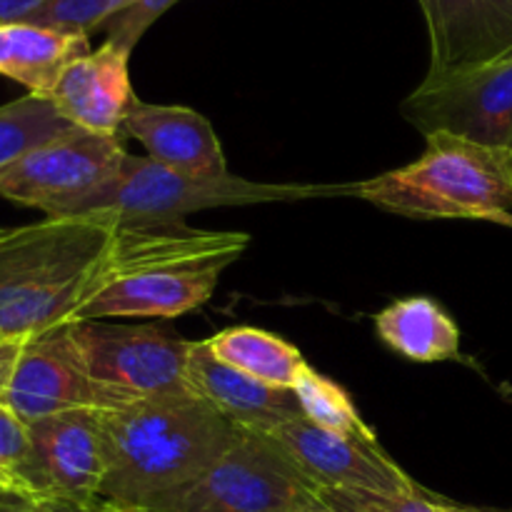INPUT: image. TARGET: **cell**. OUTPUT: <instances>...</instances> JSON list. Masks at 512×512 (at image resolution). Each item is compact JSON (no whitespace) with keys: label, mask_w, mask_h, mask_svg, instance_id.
<instances>
[{"label":"cell","mask_w":512,"mask_h":512,"mask_svg":"<svg viewBox=\"0 0 512 512\" xmlns=\"http://www.w3.org/2000/svg\"><path fill=\"white\" fill-rule=\"evenodd\" d=\"M128 50L103 43L75 60L50 93L58 113L75 128L90 133L120 135L125 118L138 98L130 88Z\"/></svg>","instance_id":"cell-14"},{"label":"cell","mask_w":512,"mask_h":512,"mask_svg":"<svg viewBox=\"0 0 512 512\" xmlns=\"http://www.w3.org/2000/svg\"><path fill=\"white\" fill-rule=\"evenodd\" d=\"M0 512H98V505H80L73 500L20 493V490H0Z\"/></svg>","instance_id":"cell-26"},{"label":"cell","mask_w":512,"mask_h":512,"mask_svg":"<svg viewBox=\"0 0 512 512\" xmlns=\"http://www.w3.org/2000/svg\"><path fill=\"white\" fill-rule=\"evenodd\" d=\"M318 500L333 512H445V498L425 493H375V490H318Z\"/></svg>","instance_id":"cell-22"},{"label":"cell","mask_w":512,"mask_h":512,"mask_svg":"<svg viewBox=\"0 0 512 512\" xmlns=\"http://www.w3.org/2000/svg\"><path fill=\"white\" fill-rule=\"evenodd\" d=\"M48 0H0V25L5 23H23L28 15L43 8Z\"/></svg>","instance_id":"cell-28"},{"label":"cell","mask_w":512,"mask_h":512,"mask_svg":"<svg viewBox=\"0 0 512 512\" xmlns=\"http://www.w3.org/2000/svg\"><path fill=\"white\" fill-rule=\"evenodd\" d=\"M30 458V430L5 403H0V490H23Z\"/></svg>","instance_id":"cell-24"},{"label":"cell","mask_w":512,"mask_h":512,"mask_svg":"<svg viewBox=\"0 0 512 512\" xmlns=\"http://www.w3.org/2000/svg\"><path fill=\"white\" fill-rule=\"evenodd\" d=\"M298 398L300 413L318 428L330 430V433L348 435V438L378 440V435L363 423L358 408L353 405L350 395L338 383H333L325 375L315 373L313 368H305L293 388Z\"/></svg>","instance_id":"cell-21"},{"label":"cell","mask_w":512,"mask_h":512,"mask_svg":"<svg viewBox=\"0 0 512 512\" xmlns=\"http://www.w3.org/2000/svg\"><path fill=\"white\" fill-rule=\"evenodd\" d=\"M318 503V488L263 433L235 428L228 450L190 483L143 508L160 512H298Z\"/></svg>","instance_id":"cell-6"},{"label":"cell","mask_w":512,"mask_h":512,"mask_svg":"<svg viewBox=\"0 0 512 512\" xmlns=\"http://www.w3.org/2000/svg\"><path fill=\"white\" fill-rule=\"evenodd\" d=\"M73 323L25 340L13 380L0 400L25 423L70 410H110L90 378Z\"/></svg>","instance_id":"cell-12"},{"label":"cell","mask_w":512,"mask_h":512,"mask_svg":"<svg viewBox=\"0 0 512 512\" xmlns=\"http://www.w3.org/2000/svg\"><path fill=\"white\" fill-rule=\"evenodd\" d=\"M350 195L405 218L493 220L512 210V150L425 135L418 160L350 183Z\"/></svg>","instance_id":"cell-4"},{"label":"cell","mask_w":512,"mask_h":512,"mask_svg":"<svg viewBox=\"0 0 512 512\" xmlns=\"http://www.w3.org/2000/svg\"><path fill=\"white\" fill-rule=\"evenodd\" d=\"M400 113L423 135L450 133L512 150V58L465 70L438 85H418Z\"/></svg>","instance_id":"cell-9"},{"label":"cell","mask_w":512,"mask_h":512,"mask_svg":"<svg viewBox=\"0 0 512 512\" xmlns=\"http://www.w3.org/2000/svg\"><path fill=\"white\" fill-rule=\"evenodd\" d=\"M495 223H500V225H510V228H512V215H510V213L500 215V218H495Z\"/></svg>","instance_id":"cell-32"},{"label":"cell","mask_w":512,"mask_h":512,"mask_svg":"<svg viewBox=\"0 0 512 512\" xmlns=\"http://www.w3.org/2000/svg\"><path fill=\"white\" fill-rule=\"evenodd\" d=\"M118 225L45 218L0 230V340H30L73 323L105 270Z\"/></svg>","instance_id":"cell-2"},{"label":"cell","mask_w":512,"mask_h":512,"mask_svg":"<svg viewBox=\"0 0 512 512\" xmlns=\"http://www.w3.org/2000/svg\"><path fill=\"white\" fill-rule=\"evenodd\" d=\"M298 512H333V510H328V508H325V505L318 500V503H315V505H308V508H303V510H298Z\"/></svg>","instance_id":"cell-31"},{"label":"cell","mask_w":512,"mask_h":512,"mask_svg":"<svg viewBox=\"0 0 512 512\" xmlns=\"http://www.w3.org/2000/svg\"><path fill=\"white\" fill-rule=\"evenodd\" d=\"M318 195H350L348 185H295L255 183L238 175L193 178L155 163L153 158L125 155L120 168L85 200H80L68 218H98L115 225L173 223L183 215L225 205L283 203Z\"/></svg>","instance_id":"cell-5"},{"label":"cell","mask_w":512,"mask_h":512,"mask_svg":"<svg viewBox=\"0 0 512 512\" xmlns=\"http://www.w3.org/2000/svg\"><path fill=\"white\" fill-rule=\"evenodd\" d=\"M73 330L90 378L110 410L155 395L193 393L188 383L193 340L165 335L155 325H108L100 320H75Z\"/></svg>","instance_id":"cell-7"},{"label":"cell","mask_w":512,"mask_h":512,"mask_svg":"<svg viewBox=\"0 0 512 512\" xmlns=\"http://www.w3.org/2000/svg\"><path fill=\"white\" fill-rule=\"evenodd\" d=\"M375 333L410 363H443L460 353V328L433 298L413 295L375 315Z\"/></svg>","instance_id":"cell-18"},{"label":"cell","mask_w":512,"mask_h":512,"mask_svg":"<svg viewBox=\"0 0 512 512\" xmlns=\"http://www.w3.org/2000/svg\"><path fill=\"white\" fill-rule=\"evenodd\" d=\"M430 35V68L420 85L512 58V0H418Z\"/></svg>","instance_id":"cell-13"},{"label":"cell","mask_w":512,"mask_h":512,"mask_svg":"<svg viewBox=\"0 0 512 512\" xmlns=\"http://www.w3.org/2000/svg\"><path fill=\"white\" fill-rule=\"evenodd\" d=\"M248 233L173 223L118 225L100 283L78 320L178 318L213 298Z\"/></svg>","instance_id":"cell-1"},{"label":"cell","mask_w":512,"mask_h":512,"mask_svg":"<svg viewBox=\"0 0 512 512\" xmlns=\"http://www.w3.org/2000/svg\"><path fill=\"white\" fill-rule=\"evenodd\" d=\"M98 512H160V510L143 508V505H110V503H98Z\"/></svg>","instance_id":"cell-30"},{"label":"cell","mask_w":512,"mask_h":512,"mask_svg":"<svg viewBox=\"0 0 512 512\" xmlns=\"http://www.w3.org/2000/svg\"><path fill=\"white\" fill-rule=\"evenodd\" d=\"M285 458L318 490H375L413 493L420 485L380 448L378 440L348 438L318 428L303 415L268 430Z\"/></svg>","instance_id":"cell-11"},{"label":"cell","mask_w":512,"mask_h":512,"mask_svg":"<svg viewBox=\"0 0 512 512\" xmlns=\"http://www.w3.org/2000/svg\"><path fill=\"white\" fill-rule=\"evenodd\" d=\"M30 430V458L20 493L98 505L108 475L103 410H70L50 415Z\"/></svg>","instance_id":"cell-10"},{"label":"cell","mask_w":512,"mask_h":512,"mask_svg":"<svg viewBox=\"0 0 512 512\" xmlns=\"http://www.w3.org/2000/svg\"><path fill=\"white\" fill-rule=\"evenodd\" d=\"M73 128L75 125H70L45 95L28 93L25 98L0 105V170Z\"/></svg>","instance_id":"cell-20"},{"label":"cell","mask_w":512,"mask_h":512,"mask_svg":"<svg viewBox=\"0 0 512 512\" xmlns=\"http://www.w3.org/2000/svg\"><path fill=\"white\" fill-rule=\"evenodd\" d=\"M23 345L25 340H0V400H3L10 380H13Z\"/></svg>","instance_id":"cell-27"},{"label":"cell","mask_w":512,"mask_h":512,"mask_svg":"<svg viewBox=\"0 0 512 512\" xmlns=\"http://www.w3.org/2000/svg\"><path fill=\"white\" fill-rule=\"evenodd\" d=\"M205 340L215 358L275 388L293 390L303 370L308 368L303 353L295 345L285 343L283 338L263 328L238 325V328L220 330Z\"/></svg>","instance_id":"cell-19"},{"label":"cell","mask_w":512,"mask_h":512,"mask_svg":"<svg viewBox=\"0 0 512 512\" xmlns=\"http://www.w3.org/2000/svg\"><path fill=\"white\" fill-rule=\"evenodd\" d=\"M133 0H48L23 23L43 25V28L65 30V33L90 35L100 30L113 15L125 10Z\"/></svg>","instance_id":"cell-23"},{"label":"cell","mask_w":512,"mask_h":512,"mask_svg":"<svg viewBox=\"0 0 512 512\" xmlns=\"http://www.w3.org/2000/svg\"><path fill=\"white\" fill-rule=\"evenodd\" d=\"M445 512H512V508H475V505H458L445 500Z\"/></svg>","instance_id":"cell-29"},{"label":"cell","mask_w":512,"mask_h":512,"mask_svg":"<svg viewBox=\"0 0 512 512\" xmlns=\"http://www.w3.org/2000/svg\"><path fill=\"white\" fill-rule=\"evenodd\" d=\"M175 0H133L125 10L108 20L100 30H105V43H113L118 48L133 53L135 43L143 38L145 30L173 5Z\"/></svg>","instance_id":"cell-25"},{"label":"cell","mask_w":512,"mask_h":512,"mask_svg":"<svg viewBox=\"0 0 512 512\" xmlns=\"http://www.w3.org/2000/svg\"><path fill=\"white\" fill-rule=\"evenodd\" d=\"M108 475L100 503L145 505L203 475L228 450L235 425L195 393L103 410Z\"/></svg>","instance_id":"cell-3"},{"label":"cell","mask_w":512,"mask_h":512,"mask_svg":"<svg viewBox=\"0 0 512 512\" xmlns=\"http://www.w3.org/2000/svg\"><path fill=\"white\" fill-rule=\"evenodd\" d=\"M145 145L148 158L193 178L228 175L223 145L213 125L183 105H153L135 100L123 125Z\"/></svg>","instance_id":"cell-16"},{"label":"cell","mask_w":512,"mask_h":512,"mask_svg":"<svg viewBox=\"0 0 512 512\" xmlns=\"http://www.w3.org/2000/svg\"><path fill=\"white\" fill-rule=\"evenodd\" d=\"M88 53H93L88 35L33 23L0 25V75L25 85L33 95L50 98L65 70Z\"/></svg>","instance_id":"cell-17"},{"label":"cell","mask_w":512,"mask_h":512,"mask_svg":"<svg viewBox=\"0 0 512 512\" xmlns=\"http://www.w3.org/2000/svg\"><path fill=\"white\" fill-rule=\"evenodd\" d=\"M125 155L120 135L73 128L0 170V198L40 210L45 218H68L120 168Z\"/></svg>","instance_id":"cell-8"},{"label":"cell","mask_w":512,"mask_h":512,"mask_svg":"<svg viewBox=\"0 0 512 512\" xmlns=\"http://www.w3.org/2000/svg\"><path fill=\"white\" fill-rule=\"evenodd\" d=\"M188 383L190 390L213 405L228 423L250 433H268L275 425L303 415L293 390L275 388L240 373L215 358L208 340H193L190 345Z\"/></svg>","instance_id":"cell-15"}]
</instances>
